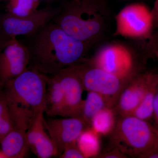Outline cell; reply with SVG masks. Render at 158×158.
<instances>
[{"mask_svg":"<svg viewBox=\"0 0 158 158\" xmlns=\"http://www.w3.org/2000/svg\"><path fill=\"white\" fill-rule=\"evenodd\" d=\"M44 113V111H41L37 114L27 132L29 148L40 158H49L58 156L53 141L48 133L46 131Z\"/></svg>","mask_w":158,"mask_h":158,"instance_id":"4fadbf2b","label":"cell"},{"mask_svg":"<svg viewBox=\"0 0 158 158\" xmlns=\"http://www.w3.org/2000/svg\"><path fill=\"white\" fill-rule=\"evenodd\" d=\"M110 135L113 147L127 158H145L158 149V130L135 116H118Z\"/></svg>","mask_w":158,"mask_h":158,"instance_id":"277c9868","label":"cell"},{"mask_svg":"<svg viewBox=\"0 0 158 158\" xmlns=\"http://www.w3.org/2000/svg\"><path fill=\"white\" fill-rule=\"evenodd\" d=\"M0 158H8L6 154L1 149H0Z\"/></svg>","mask_w":158,"mask_h":158,"instance_id":"f1b7e54d","label":"cell"},{"mask_svg":"<svg viewBox=\"0 0 158 158\" xmlns=\"http://www.w3.org/2000/svg\"><path fill=\"white\" fill-rule=\"evenodd\" d=\"M145 158H158V149L148 155Z\"/></svg>","mask_w":158,"mask_h":158,"instance_id":"4316f807","label":"cell"},{"mask_svg":"<svg viewBox=\"0 0 158 158\" xmlns=\"http://www.w3.org/2000/svg\"><path fill=\"white\" fill-rule=\"evenodd\" d=\"M151 12L152 16L153 29H158V0L155 1Z\"/></svg>","mask_w":158,"mask_h":158,"instance_id":"cb8c5ba5","label":"cell"},{"mask_svg":"<svg viewBox=\"0 0 158 158\" xmlns=\"http://www.w3.org/2000/svg\"><path fill=\"white\" fill-rule=\"evenodd\" d=\"M145 48L148 54L150 57V54L153 50L158 48V30L154 34H152L145 43Z\"/></svg>","mask_w":158,"mask_h":158,"instance_id":"603a6c76","label":"cell"},{"mask_svg":"<svg viewBox=\"0 0 158 158\" xmlns=\"http://www.w3.org/2000/svg\"><path fill=\"white\" fill-rule=\"evenodd\" d=\"M106 108H110L102 95L93 91H88L86 99L83 101L80 117L90 127L94 117Z\"/></svg>","mask_w":158,"mask_h":158,"instance_id":"9a60e30c","label":"cell"},{"mask_svg":"<svg viewBox=\"0 0 158 158\" xmlns=\"http://www.w3.org/2000/svg\"><path fill=\"white\" fill-rule=\"evenodd\" d=\"M62 86L65 102V117H80L84 88L74 66L53 75Z\"/></svg>","mask_w":158,"mask_h":158,"instance_id":"7c38bea8","label":"cell"},{"mask_svg":"<svg viewBox=\"0 0 158 158\" xmlns=\"http://www.w3.org/2000/svg\"><path fill=\"white\" fill-rule=\"evenodd\" d=\"M12 38L4 34L0 30V54L2 52L3 49L5 48L9 40Z\"/></svg>","mask_w":158,"mask_h":158,"instance_id":"484cf974","label":"cell"},{"mask_svg":"<svg viewBox=\"0 0 158 158\" xmlns=\"http://www.w3.org/2000/svg\"><path fill=\"white\" fill-rule=\"evenodd\" d=\"M39 4L34 0H9L7 12L16 17H26L37 11Z\"/></svg>","mask_w":158,"mask_h":158,"instance_id":"d6986e66","label":"cell"},{"mask_svg":"<svg viewBox=\"0 0 158 158\" xmlns=\"http://www.w3.org/2000/svg\"><path fill=\"white\" fill-rule=\"evenodd\" d=\"M153 25L151 12L144 4L135 3L121 9L116 17L115 36L133 40L148 39Z\"/></svg>","mask_w":158,"mask_h":158,"instance_id":"52a82bcc","label":"cell"},{"mask_svg":"<svg viewBox=\"0 0 158 158\" xmlns=\"http://www.w3.org/2000/svg\"><path fill=\"white\" fill-rule=\"evenodd\" d=\"M96 157L101 158H127L116 147H113L112 149L106 151L102 153L98 154Z\"/></svg>","mask_w":158,"mask_h":158,"instance_id":"44dd1931","label":"cell"},{"mask_svg":"<svg viewBox=\"0 0 158 158\" xmlns=\"http://www.w3.org/2000/svg\"><path fill=\"white\" fill-rule=\"evenodd\" d=\"M27 132L22 128L13 126L11 131L1 141V149L8 158H23L27 156L30 149Z\"/></svg>","mask_w":158,"mask_h":158,"instance_id":"5bb4252c","label":"cell"},{"mask_svg":"<svg viewBox=\"0 0 158 158\" xmlns=\"http://www.w3.org/2000/svg\"><path fill=\"white\" fill-rule=\"evenodd\" d=\"M77 144L85 158L97 157L100 149L98 134L90 127L81 133L77 141Z\"/></svg>","mask_w":158,"mask_h":158,"instance_id":"e0dca14e","label":"cell"},{"mask_svg":"<svg viewBox=\"0 0 158 158\" xmlns=\"http://www.w3.org/2000/svg\"><path fill=\"white\" fill-rule=\"evenodd\" d=\"M25 37L23 42L29 53L28 68L47 76L84 62L92 47L73 38L52 21Z\"/></svg>","mask_w":158,"mask_h":158,"instance_id":"6da1fadb","label":"cell"},{"mask_svg":"<svg viewBox=\"0 0 158 158\" xmlns=\"http://www.w3.org/2000/svg\"><path fill=\"white\" fill-rule=\"evenodd\" d=\"M46 129L53 141L60 156L68 144L77 142L79 136L90 127L81 117L44 118Z\"/></svg>","mask_w":158,"mask_h":158,"instance_id":"30bf717a","label":"cell"},{"mask_svg":"<svg viewBox=\"0 0 158 158\" xmlns=\"http://www.w3.org/2000/svg\"></svg>","mask_w":158,"mask_h":158,"instance_id":"d6a6232c","label":"cell"},{"mask_svg":"<svg viewBox=\"0 0 158 158\" xmlns=\"http://www.w3.org/2000/svg\"><path fill=\"white\" fill-rule=\"evenodd\" d=\"M116 116L113 109L106 108L94 117L90 127L98 134H110L115 126Z\"/></svg>","mask_w":158,"mask_h":158,"instance_id":"ac0fdd59","label":"cell"},{"mask_svg":"<svg viewBox=\"0 0 158 158\" xmlns=\"http://www.w3.org/2000/svg\"><path fill=\"white\" fill-rule=\"evenodd\" d=\"M34 1H37V2H39L40 1V0H34Z\"/></svg>","mask_w":158,"mask_h":158,"instance_id":"f546056e","label":"cell"},{"mask_svg":"<svg viewBox=\"0 0 158 158\" xmlns=\"http://www.w3.org/2000/svg\"><path fill=\"white\" fill-rule=\"evenodd\" d=\"M153 114L152 118L155 121V125L156 128L158 130V91L157 89L154 102Z\"/></svg>","mask_w":158,"mask_h":158,"instance_id":"d4e9b609","label":"cell"},{"mask_svg":"<svg viewBox=\"0 0 158 158\" xmlns=\"http://www.w3.org/2000/svg\"><path fill=\"white\" fill-rule=\"evenodd\" d=\"M30 56L25 44L16 37L8 43L0 54V86L19 76L28 68Z\"/></svg>","mask_w":158,"mask_h":158,"instance_id":"9c48e42d","label":"cell"},{"mask_svg":"<svg viewBox=\"0 0 158 158\" xmlns=\"http://www.w3.org/2000/svg\"><path fill=\"white\" fill-rule=\"evenodd\" d=\"M2 92L10 107L35 118L46 105L45 75L28 68L2 87Z\"/></svg>","mask_w":158,"mask_h":158,"instance_id":"5b68a950","label":"cell"},{"mask_svg":"<svg viewBox=\"0 0 158 158\" xmlns=\"http://www.w3.org/2000/svg\"><path fill=\"white\" fill-rule=\"evenodd\" d=\"M151 57H155L158 59V48L153 50L150 54Z\"/></svg>","mask_w":158,"mask_h":158,"instance_id":"83f0119b","label":"cell"},{"mask_svg":"<svg viewBox=\"0 0 158 158\" xmlns=\"http://www.w3.org/2000/svg\"><path fill=\"white\" fill-rule=\"evenodd\" d=\"M123 1H131V0H123Z\"/></svg>","mask_w":158,"mask_h":158,"instance_id":"4dcf8cb0","label":"cell"},{"mask_svg":"<svg viewBox=\"0 0 158 158\" xmlns=\"http://www.w3.org/2000/svg\"><path fill=\"white\" fill-rule=\"evenodd\" d=\"M11 116L9 105L0 90V120Z\"/></svg>","mask_w":158,"mask_h":158,"instance_id":"7402d4cb","label":"cell"},{"mask_svg":"<svg viewBox=\"0 0 158 158\" xmlns=\"http://www.w3.org/2000/svg\"><path fill=\"white\" fill-rule=\"evenodd\" d=\"M158 84V73H156L148 86L141 103L131 115L148 121L153 117L154 102Z\"/></svg>","mask_w":158,"mask_h":158,"instance_id":"2e32d148","label":"cell"},{"mask_svg":"<svg viewBox=\"0 0 158 158\" xmlns=\"http://www.w3.org/2000/svg\"><path fill=\"white\" fill-rule=\"evenodd\" d=\"M157 90L158 91V85H157Z\"/></svg>","mask_w":158,"mask_h":158,"instance_id":"1f68e13d","label":"cell"},{"mask_svg":"<svg viewBox=\"0 0 158 158\" xmlns=\"http://www.w3.org/2000/svg\"><path fill=\"white\" fill-rule=\"evenodd\" d=\"M84 90L101 94L113 109L129 82L90 64L86 61L75 65Z\"/></svg>","mask_w":158,"mask_h":158,"instance_id":"8992f818","label":"cell"},{"mask_svg":"<svg viewBox=\"0 0 158 158\" xmlns=\"http://www.w3.org/2000/svg\"><path fill=\"white\" fill-rule=\"evenodd\" d=\"M52 21L73 38L93 47L106 37L111 15L106 0H69Z\"/></svg>","mask_w":158,"mask_h":158,"instance_id":"7a4b0ae2","label":"cell"},{"mask_svg":"<svg viewBox=\"0 0 158 158\" xmlns=\"http://www.w3.org/2000/svg\"><path fill=\"white\" fill-rule=\"evenodd\" d=\"M60 10V8L46 7L38 9L24 17H16L6 12L0 17V30L11 38L29 36L52 22Z\"/></svg>","mask_w":158,"mask_h":158,"instance_id":"ba28073f","label":"cell"},{"mask_svg":"<svg viewBox=\"0 0 158 158\" xmlns=\"http://www.w3.org/2000/svg\"><path fill=\"white\" fill-rule=\"evenodd\" d=\"M148 57L144 43L113 41L102 45L86 61L129 82L144 72Z\"/></svg>","mask_w":158,"mask_h":158,"instance_id":"3957f363","label":"cell"},{"mask_svg":"<svg viewBox=\"0 0 158 158\" xmlns=\"http://www.w3.org/2000/svg\"><path fill=\"white\" fill-rule=\"evenodd\" d=\"M156 73L144 72L134 77L122 91L113 108L118 116H130L141 103Z\"/></svg>","mask_w":158,"mask_h":158,"instance_id":"8fae6325","label":"cell"},{"mask_svg":"<svg viewBox=\"0 0 158 158\" xmlns=\"http://www.w3.org/2000/svg\"><path fill=\"white\" fill-rule=\"evenodd\" d=\"M62 158H84V155L79 149L77 142H73L65 146L62 154Z\"/></svg>","mask_w":158,"mask_h":158,"instance_id":"ffe728a7","label":"cell"}]
</instances>
